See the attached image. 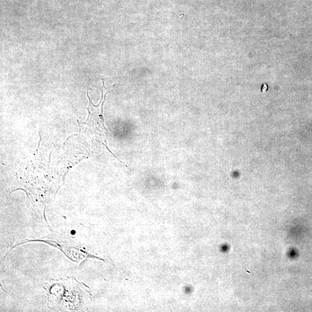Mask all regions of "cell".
<instances>
[{"label":"cell","mask_w":312,"mask_h":312,"mask_svg":"<svg viewBox=\"0 0 312 312\" xmlns=\"http://www.w3.org/2000/svg\"><path fill=\"white\" fill-rule=\"evenodd\" d=\"M267 89V86L266 85H264L263 86V89H262V91L263 92H265L266 91V90Z\"/></svg>","instance_id":"1"}]
</instances>
